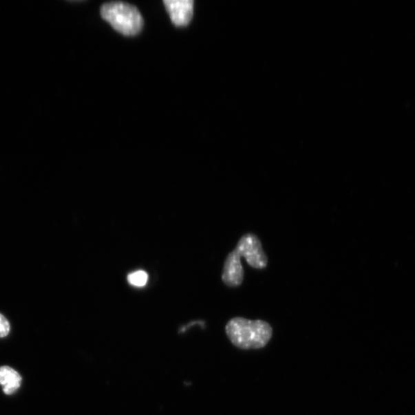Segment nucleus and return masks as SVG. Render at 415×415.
<instances>
[{
  "label": "nucleus",
  "mask_w": 415,
  "mask_h": 415,
  "mask_svg": "<svg viewBox=\"0 0 415 415\" xmlns=\"http://www.w3.org/2000/svg\"><path fill=\"white\" fill-rule=\"evenodd\" d=\"M226 332L235 347L242 350H253L264 348L268 343L273 336V328L265 321L239 317L228 322Z\"/></svg>",
  "instance_id": "f257e3e1"
},
{
  "label": "nucleus",
  "mask_w": 415,
  "mask_h": 415,
  "mask_svg": "<svg viewBox=\"0 0 415 415\" xmlns=\"http://www.w3.org/2000/svg\"><path fill=\"white\" fill-rule=\"evenodd\" d=\"M100 12L105 21L123 35L135 36L142 28V17L134 6L122 2L108 3L102 6Z\"/></svg>",
  "instance_id": "f03ea898"
},
{
  "label": "nucleus",
  "mask_w": 415,
  "mask_h": 415,
  "mask_svg": "<svg viewBox=\"0 0 415 415\" xmlns=\"http://www.w3.org/2000/svg\"><path fill=\"white\" fill-rule=\"evenodd\" d=\"M235 250L254 268L263 269L268 265V257L262 248L261 241L254 234L243 235L237 244Z\"/></svg>",
  "instance_id": "7ed1b4c3"
},
{
  "label": "nucleus",
  "mask_w": 415,
  "mask_h": 415,
  "mask_svg": "<svg viewBox=\"0 0 415 415\" xmlns=\"http://www.w3.org/2000/svg\"><path fill=\"white\" fill-rule=\"evenodd\" d=\"M171 21L175 25H187L193 16L194 2L193 0H164Z\"/></svg>",
  "instance_id": "20e7f679"
},
{
  "label": "nucleus",
  "mask_w": 415,
  "mask_h": 415,
  "mask_svg": "<svg viewBox=\"0 0 415 415\" xmlns=\"http://www.w3.org/2000/svg\"><path fill=\"white\" fill-rule=\"evenodd\" d=\"M222 279L228 287H238L244 280V269L241 262V256L235 249L229 253L224 264Z\"/></svg>",
  "instance_id": "39448f33"
},
{
  "label": "nucleus",
  "mask_w": 415,
  "mask_h": 415,
  "mask_svg": "<svg viewBox=\"0 0 415 415\" xmlns=\"http://www.w3.org/2000/svg\"><path fill=\"white\" fill-rule=\"evenodd\" d=\"M22 383V377L15 369L9 366L0 367V385L6 394L16 393Z\"/></svg>",
  "instance_id": "423d86ee"
},
{
  "label": "nucleus",
  "mask_w": 415,
  "mask_h": 415,
  "mask_svg": "<svg viewBox=\"0 0 415 415\" xmlns=\"http://www.w3.org/2000/svg\"><path fill=\"white\" fill-rule=\"evenodd\" d=\"M127 279L130 285L140 288L147 284L149 276L146 272L138 270V271L130 273Z\"/></svg>",
  "instance_id": "0eeeda50"
},
{
  "label": "nucleus",
  "mask_w": 415,
  "mask_h": 415,
  "mask_svg": "<svg viewBox=\"0 0 415 415\" xmlns=\"http://www.w3.org/2000/svg\"><path fill=\"white\" fill-rule=\"evenodd\" d=\"M10 332V325L8 319L0 314V338L6 337Z\"/></svg>",
  "instance_id": "6e6552de"
}]
</instances>
